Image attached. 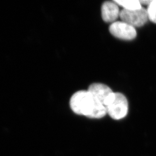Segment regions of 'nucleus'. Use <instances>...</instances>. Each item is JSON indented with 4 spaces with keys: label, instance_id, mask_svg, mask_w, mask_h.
Instances as JSON below:
<instances>
[{
    "label": "nucleus",
    "instance_id": "nucleus-8",
    "mask_svg": "<svg viewBox=\"0 0 156 156\" xmlns=\"http://www.w3.org/2000/svg\"><path fill=\"white\" fill-rule=\"evenodd\" d=\"M147 10L149 19L156 23V0H152Z\"/></svg>",
    "mask_w": 156,
    "mask_h": 156
},
{
    "label": "nucleus",
    "instance_id": "nucleus-3",
    "mask_svg": "<svg viewBox=\"0 0 156 156\" xmlns=\"http://www.w3.org/2000/svg\"><path fill=\"white\" fill-rule=\"evenodd\" d=\"M119 16L122 21L134 27H142L149 19L147 9L143 7L133 10L123 9L120 12Z\"/></svg>",
    "mask_w": 156,
    "mask_h": 156
},
{
    "label": "nucleus",
    "instance_id": "nucleus-2",
    "mask_svg": "<svg viewBox=\"0 0 156 156\" xmlns=\"http://www.w3.org/2000/svg\"><path fill=\"white\" fill-rule=\"evenodd\" d=\"M107 112L114 120L124 118L128 113V103L126 98L119 93H115L113 97L106 106Z\"/></svg>",
    "mask_w": 156,
    "mask_h": 156
},
{
    "label": "nucleus",
    "instance_id": "nucleus-1",
    "mask_svg": "<svg viewBox=\"0 0 156 156\" xmlns=\"http://www.w3.org/2000/svg\"><path fill=\"white\" fill-rule=\"evenodd\" d=\"M69 104L74 113L88 118L100 119L107 113L106 106L88 90L74 93L71 98Z\"/></svg>",
    "mask_w": 156,
    "mask_h": 156
},
{
    "label": "nucleus",
    "instance_id": "nucleus-4",
    "mask_svg": "<svg viewBox=\"0 0 156 156\" xmlns=\"http://www.w3.org/2000/svg\"><path fill=\"white\" fill-rule=\"evenodd\" d=\"M109 31L112 35L121 40H133L136 37L135 27L123 21H116L109 27Z\"/></svg>",
    "mask_w": 156,
    "mask_h": 156
},
{
    "label": "nucleus",
    "instance_id": "nucleus-5",
    "mask_svg": "<svg viewBox=\"0 0 156 156\" xmlns=\"http://www.w3.org/2000/svg\"><path fill=\"white\" fill-rule=\"evenodd\" d=\"M88 90L106 107L114 94V93L108 86L101 83L91 84L88 87Z\"/></svg>",
    "mask_w": 156,
    "mask_h": 156
},
{
    "label": "nucleus",
    "instance_id": "nucleus-6",
    "mask_svg": "<svg viewBox=\"0 0 156 156\" xmlns=\"http://www.w3.org/2000/svg\"><path fill=\"white\" fill-rule=\"evenodd\" d=\"M102 18L105 22H112L116 20L120 15L118 5L114 1L105 2L102 5Z\"/></svg>",
    "mask_w": 156,
    "mask_h": 156
},
{
    "label": "nucleus",
    "instance_id": "nucleus-7",
    "mask_svg": "<svg viewBox=\"0 0 156 156\" xmlns=\"http://www.w3.org/2000/svg\"><path fill=\"white\" fill-rule=\"evenodd\" d=\"M114 1L127 10H137L142 8L140 1L138 0H115Z\"/></svg>",
    "mask_w": 156,
    "mask_h": 156
},
{
    "label": "nucleus",
    "instance_id": "nucleus-9",
    "mask_svg": "<svg viewBox=\"0 0 156 156\" xmlns=\"http://www.w3.org/2000/svg\"><path fill=\"white\" fill-rule=\"evenodd\" d=\"M152 1V0H141L140 1L141 5H146L149 6L150 4L151 3Z\"/></svg>",
    "mask_w": 156,
    "mask_h": 156
}]
</instances>
